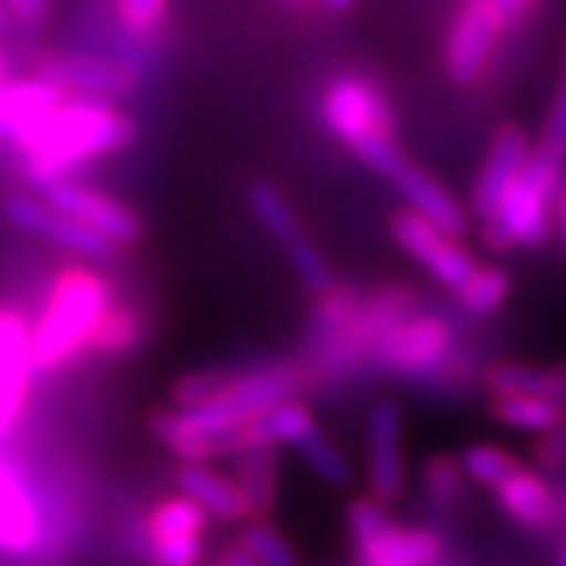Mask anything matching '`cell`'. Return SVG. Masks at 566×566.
I'll return each instance as SVG.
<instances>
[{
  "mask_svg": "<svg viewBox=\"0 0 566 566\" xmlns=\"http://www.w3.org/2000/svg\"><path fill=\"white\" fill-rule=\"evenodd\" d=\"M300 385H303V368H296V365H268V368H255V371H230V381L223 385L218 397L192 406V409H177V412L189 428H196L205 438H214L218 447H223L227 434L255 422L259 416H264L268 409H274L283 400H293Z\"/></svg>",
  "mask_w": 566,
  "mask_h": 566,
  "instance_id": "5b68a950",
  "label": "cell"
},
{
  "mask_svg": "<svg viewBox=\"0 0 566 566\" xmlns=\"http://www.w3.org/2000/svg\"><path fill=\"white\" fill-rule=\"evenodd\" d=\"M66 102V92L44 76H22L0 85V139L20 145L54 107Z\"/></svg>",
  "mask_w": 566,
  "mask_h": 566,
  "instance_id": "2e32d148",
  "label": "cell"
},
{
  "mask_svg": "<svg viewBox=\"0 0 566 566\" xmlns=\"http://www.w3.org/2000/svg\"><path fill=\"white\" fill-rule=\"evenodd\" d=\"M300 453L305 457V465L312 469V475L327 488L346 491V488L353 485V463L346 460L344 450L334 441H327L324 434H315L312 441H305L300 447Z\"/></svg>",
  "mask_w": 566,
  "mask_h": 566,
  "instance_id": "1f68e13d",
  "label": "cell"
},
{
  "mask_svg": "<svg viewBox=\"0 0 566 566\" xmlns=\"http://www.w3.org/2000/svg\"><path fill=\"white\" fill-rule=\"evenodd\" d=\"M148 428H151V434H155L180 463H208V460L221 457L218 441H214V438H205L196 428H189V424L182 422V416L177 409H158V412H151Z\"/></svg>",
  "mask_w": 566,
  "mask_h": 566,
  "instance_id": "cb8c5ba5",
  "label": "cell"
},
{
  "mask_svg": "<svg viewBox=\"0 0 566 566\" xmlns=\"http://www.w3.org/2000/svg\"><path fill=\"white\" fill-rule=\"evenodd\" d=\"M528 155H532V145L520 126H504L494 136L482 164V174L472 182V214H479V221L494 218V211L504 202L506 189L523 174Z\"/></svg>",
  "mask_w": 566,
  "mask_h": 566,
  "instance_id": "9a60e30c",
  "label": "cell"
},
{
  "mask_svg": "<svg viewBox=\"0 0 566 566\" xmlns=\"http://www.w3.org/2000/svg\"><path fill=\"white\" fill-rule=\"evenodd\" d=\"M136 123L102 98H66L17 145L29 180L54 186L82 164L114 155L136 139Z\"/></svg>",
  "mask_w": 566,
  "mask_h": 566,
  "instance_id": "6da1fadb",
  "label": "cell"
},
{
  "mask_svg": "<svg viewBox=\"0 0 566 566\" xmlns=\"http://www.w3.org/2000/svg\"><path fill=\"white\" fill-rule=\"evenodd\" d=\"M365 482L368 497L390 506L406 485L403 409L394 400H378L365 424Z\"/></svg>",
  "mask_w": 566,
  "mask_h": 566,
  "instance_id": "30bf717a",
  "label": "cell"
},
{
  "mask_svg": "<svg viewBox=\"0 0 566 566\" xmlns=\"http://www.w3.org/2000/svg\"><path fill=\"white\" fill-rule=\"evenodd\" d=\"M237 545L249 551L252 560H259L262 566H300V557L286 542V535L277 532L268 520H249Z\"/></svg>",
  "mask_w": 566,
  "mask_h": 566,
  "instance_id": "4dcf8cb0",
  "label": "cell"
},
{
  "mask_svg": "<svg viewBox=\"0 0 566 566\" xmlns=\"http://www.w3.org/2000/svg\"><path fill=\"white\" fill-rule=\"evenodd\" d=\"M554 218H557L560 243H564V252H566V182L557 189V199H554Z\"/></svg>",
  "mask_w": 566,
  "mask_h": 566,
  "instance_id": "b9f144b4",
  "label": "cell"
},
{
  "mask_svg": "<svg viewBox=\"0 0 566 566\" xmlns=\"http://www.w3.org/2000/svg\"><path fill=\"white\" fill-rule=\"evenodd\" d=\"M318 114L324 126L331 129V136L344 142L349 151H356L385 180L394 182V177L409 164L397 145L394 107L371 80L356 76V73L334 76L324 85Z\"/></svg>",
  "mask_w": 566,
  "mask_h": 566,
  "instance_id": "7a4b0ae2",
  "label": "cell"
},
{
  "mask_svg": "<svg viewBox=\"0 0 566 566\" xmlns=\"http://www.w3.org/2000/svg\"><path fill=\"white\" fill-rule=\"evenodd\" d=\"M453 356V324L434 312H416L390 327L371 349L375 368L394 378H431Z\"/></svg>",
  "mask_w": 566,
  "mask_h": 566,
  "instance_id": "ba28073f",
  "label": "cell"
},
{
  "mask_svg": "<svg viewBox=\"0 0 566 566\" xmlns=\"http://www.w3.org/2000/svg\"><path fill=\"white\" fill-rule=\"evenodd\" d=\"M145 340V318L133 305H111L104 318L92 334V349L107 353V356H123L133 353Z\"/></svg>",
  "mask_w": 566,
  "mask_h": 566,
  "instance_id": "f546056e",
  "label": "cell"
},
{
  "mask_svg": "<svg viewBox=\"0 0 566 566\" xmlns=\"http://www.w3.org/2000/svg\"><path fill=\"white\" fill-rule=\"evenodd\" d=\"M494 501L510 516V523H516L526 532H551L560 523V497L554 485L547 482L542 472L523 465L520 472H513L504 485L494 491Z\"/></svg>",
  "mask_w": 566,
  "mask_h": 566,
  "instance_id": "e0dca14e",
  "label": "cell"
},
{
  "mask_svg": "<svg viewBox=\"0 0 566 566\" xmlns=\"http://www.w3.org/2000/svg\"><path fill=\"white\" fill-rule=\"evenodd\" d=\"M39 76L51 80L57 88L80 92L85 98H114V95H129L139 85V73L120 61H107L82 51H51L39 63Z\"/></svg>",
  "mask_w": 566,
  "mask_h": 566,
  "instance_id": "7c38bea8",
  "label": "cell"
},
{
  "mask_svg": "<svg viewBox=\"0 0 566 566\" xmlns=\"http://www.w3.org/2000/svg\"><path fill=\"white\" fill-rule=\"evenodd\" d=\"M564 186V164H554L532 148L523 174L506 189L494 218L482 221L488 249H542L554 230V199Z\"/></svg>",
  "mask_w": 566,
  "mask_h": 566,
  "instance_id": "277c9868",
  "label": "cell"
},
{
  "mask_svg": "<svg viewBox=\"0 0 566 566\" xmlns=\"http://www.w3.org/2000/svg\"><path fill=\"white\" fill-rule=\"evenodd\" d=\"M230 381V371L211 368V371H192L174 385V409H192L211 397H218L223 385Z\"/></svg>",
  "mask_w": 566,
  "mask_h": 566,
  "instance_id": "8d00e7d4",
  "label": "cell"
},
{
  "mask_svg": "<svg viewBox=\"0 0 566 566\" xmlns=\"http://www.w3.org/2000/svg\"><path fill=\"white\" fill-rule=\"evenodd\" d=\"M394 186L406 199V208L416 211L428 223L441 227V230L453 233V237H463L465 230H469V214H465L463 205L457 202L431 174H424L422 167H416V164L409 161L394 177Z\"/></svg>",
  "mask_w": 566,
  "mask_h": 566,
  "instance_id": "ac0fdd59",
  "label": "cell"
},
{
  "mask_svg": "<svg viewBox=\"0 0 566 566\" xmlns=\"http://www.w3.org/2000/svg\"><path fill=\"white\" fill-rule=\"evenodd\" d=\"M286 249V259L293 264V274L300 277L305 290L312 293V296H322L324 290L334 283L331 277V268H327V259L322 255V249L312 243L308 237H296L290 245H283Z\"/></svg>",
  "mask_w": 566,
  "mask_h": 566,
  "instance_id": "e575fe53",
  "label": "cell"
},
{
  "mask_svg": "<svg viewBox=\"0 0 566 566\" xmlns=\"http://www.w3.org/2000/svg\"><path fill=\"white\" fill-rule=\"evenodd\" d=\"M390 237L412 262H419L447 290H460L465 277L479 268L475 255L460 243V237L447 233L441 227L428 223L416 211L400 208L390 218Z\"/></svg>",
  "mask_w": 566,
  "mask_h": 566,
  "instance_id": "9c48e42d",
  "label": "cell"
},
{
  "mask_svg": "<svg viewBox=\"0 0 566 566\" xmlns=\"http://www.w3.org/2000/svg\"><path fill=\"white\" fill-rule=\"evenodd\" d=\"M237 485L243 491L245 504H249V520H264L274 501H277V465H274V450L271 447H252L237 453Z\"/></svg>",
  "mask_w": 566,
  "mask_h": 566,
  "instance_id": "7402d4cb",
  "label": "cell"
},
{
  "mask_svg": "<svg viewBox=\"0 0 566 566\" xmlns=\"http://www.w3.org/2000/svg\"><path fill=\"white\" fill-rule=\"evenodd\" d=\"M223 566H262L259 560H252V554L249 551H243L240 545L227 547V554L221 557Z\"/></svg>",
  "mask_w": 566,
  "mask_h": 566,
  "instance_id": "60d3db41",
  "label": "cell"
},
{
  "mask_svg": "<svg viewBox=\"0 0 566 566\" xmlns=\"http://www.w3.org/2000/svg\"><path fill=\"white\" fill-rule=\"evenodd\" d=\"M3 3H7V13L25 29L41 25L48 20V10H51V0H3Z\"/></svg>",
  "mask_w": 566,
  "mask_h": 566,
  "instance_id": "ab89813d",
  "label": "cell"
},
{
  "mask_svg": "<svg viewBox=\"0 0 566 566\" xmlns=\"http://www.w3.org/2000/svg\"><path fill=\"white\" fill-rule=\"evenodd\" d=\"M205 566H223V564H221V560H214V564H205Z\"/></svg>",
  "mask_w": 566,
  "mask_h": 566,
  "instance_id": "bcb514c9",
  "label": "cell"
},
{
  "mask_svg": "<svg viewBox=\"0 0 566 566\" xmlns=\"http://www.w3.org/2000/svg\"><path fill=\"white\" fill-rule=\"evenodd\" d=\"M32 368V327L17 308L0 305V438L20 419Z\"/></svg>",
  "mask_w": 566,
  "mask_h": 566,
  "instance_id": "5bb4252c",
  "label": "cell"
},
{
  "mask_svg": "<svg viewBox=\"0 0 566 566\" xmlns=\"http://www.w3.org/2000/svg\"><path fill=\"white\" fill-rule=\"evenodd\" d=\"M3 214L25 233H35L41 240L54 243L57 249H66L80 259L102 262V259H111L117 252V245L104 240L102 233H95L92 227L73 221V218H63L51 205L39 202L32 196H10L3 202Z\"/></svg>",
  "mask_w": 566,
  "mask_h": 566,
  "instance_id": "4fadbf2b",
  "label": "cell"
},
{
  "mask_svg": "<svg viewBox=\"0 0 566 566\" xmlns=\"http://www.w3.org/2000/svg\"><path fill=\"white\" fill-rule=\"evenodd\" d=\"M249 208H252L255 221L262 223L264 230L281 245H290L296 237H303V227H300V218H296L293 205L286 202V196L274 182H252Z\"/></svg>",
  "mask_w": 566,
  "mask_h": 566,
  "instance_id": "83f0119b",
  "label": "cell"
},
{
  "mask_svg": "<svg viewBox=\"0 0 566 566\" xmlns=\"http://www.w3.org/2000/svg\"><path fill=\"white\" fill-rule=\"evenodd\" d=\"M208 528V513L202 506L192 504L189 497H164L161 504L148 513V538L170 542V538H202Z\"/></svg>",
  "mask_w": 566,
  "mask_h": 566,
  "instance_id": "484cf974",
  "label": "cell"
},
{
  "mask_svg": "<svg viewBox=\"0 0 566 566\" xmlns=\"http://www.w3.org/2000/svg\"><path fill=\"white\" fill-rule=\"evenodd\" d=\"M356 566H441L444 538L428 526H400L375 497H356L346 506Z\"/></svg>",
  "mask_w": 566,
  "mask_h": 566,
  "instance_id": "8992f818",
  "label": "cell"
},
{
  "mask_svg": "<svg viewBox=\"0 0 566 566\" xmlns=\"http://www.w3.org/2000/svg\"><path fill=\"white\" fill-rule=\"evenodd\" d=\"M422 491L438 510H453L463 504L469 494V479H465L460 457L453 453L428 457L422 463Z\"/></svg>",
  "mask_w": 566,
  "mask_h": 566,
  "instance_id": "f1b7e54d",
  "label": "cell"
},
{
  "mask_svg": "<svg viewBox=\"0 0 566 566\" xmlns=\"http://www.w3.org/2000/svg\"><path fill=\"white\" fill-rule=\"evenodd\" d=\"M359 308H363V300L356 296L353 286L331 283L322 296H315V327H318V337H331V334L344 331L346 324L359 315Z\"/></svg>",
  "mask_w": 566,
  "mask_h": 566,
  "instance_id": "d6a6232c",
  "label": "cell"
},
{
  "mask_svg": "<svg viewBox=\"0 0 566 566\" xmlns=\"http://www.w3.org/2000/svg\"><path fill=\"white\" fill-rule=\"evenodd\" d=\"M39 506L20 482V475L0 463V551L29 554L39 547Z\"/></svg>",
  "mask_w": 566,
  "mask_h": 566,
  "instance_id": "ffe728a7",
  "label": "cell"
},
{
  "mask_svg": "<svg viewBox=\"0 0 566 566\" xmlns=\"http://www.w3.org/2000/svg\"><path fill=\"white\" fill-rule=\"evenodd\" d=\"M170 13V0H117L123 29L136 39H148L161 29Z\"/></svg>",
  "mask_w": 566,
  "mask_h": 566,
  "instance_id": "d590c367",
  "label": "cell"
},
{
  "mask_svg": "<svg viewBox=\"0 0 566 566\" xmlns=\"http://www.w3.org/2000/svg\"><path fill=\"white\" fill-rule=\"evenodd\" d=\"M177 488L182 497H189L192 504H199L208 516L221 523H243V520L249 523V504L240 485L221 472H214L211 465L182 463L177 469Z\"/></svg>",
  "mask_w": 566,
  "mask_h": 566,
  "instance_id": "d6986e66",
  "label": "cell"
},
{
  "mask_svg": "<svg viewBox=\"0 0 566 566\" xmlns=\"http://www.w3.org/2000/svg\"><path fill=\"white\" fill-rule=\"evenodd\" d=\"M557 566H566V545L560 547V554H557Z\"/></svg>",
  "mask_w": 566,
  "mask_h": 566,
  "instance_id": "ee69618b",
  "label": "cell"
},
{
  "mask_svg": "<svg viewBox=\"0 0 566 566\" xmlns=\"http://www.w3.org/2000/svg\"><path fill=\"white\" fill-rule=\"evenodd\" d=\"M538 155H545L554 164H566V48L560 57V73H557V88L547 107L545 126H542V139L535 145Z\"/></svg>",
  "mask_w": 566,
  "mask_h": 566,
  "instance_id": "836d02e7",
  "label": "cell"
},
{
  "mask_svg": "<svg viewBox=\"0 0 566 566\" xmlns=\"http://www.w3.org/2000/svg\"><path fill=\"white\" fill-rule=\"evenodd\" d=\"M202 538H170L151 545L155 566H199L202 564Z\"/></svg>",
  "mask_w": 566,
  "mask_h": 566,
  "instance_id": "74e56055",
  "label": "cell"
},
{
  "mask_svg": "<svg viewBox=\"0 0 566 566\" xmlns=\"http://www.w3.org/2000/svg\"><path fill=\"white\" fill-rule=\"evenodd\" d=\"M510 274L501 264H479L457 290V305L469 318H491L510 300Z\"/></svg>",
  "mask_w": 566,
  "mask_h": 566,
  "instance_id": "d4e9b609",
  "label": "cell"
},
{
  "mask_svg": "<svg viewBox=\"0 0 566 566\" xmlns=\"http://www.w3.org/2000/svg\"><path fill=\"white\" fill-rule=\"evenodd\" d=\"M44 202L63 218L92 227L104 240L117 245H136L142 240V218L117 199L104 196L102 189L82 186V182L61 180L44 189Z\"/></svg>",
  "mask_w": 566,
  "mask_h": 566,
  "instance_id": "8fae6325",
  "label": "cell"
},
{
  "mask_svg": "<svg viewBox=\"0 0 566 566\" xmlns=\"http://www.w3.org/2000/svg\"><path fill=\"white\" fill-rule=\"evenodd\" d=\"M457 457L463 463L469 485L488 488V491H497L513 472H520L526 465L516 453H510L506 447L488 444V441H475V444L463 447Z\"/></svg>",
  "mask_w": 566,
  "mask_h": 566,
  "instance_id": "4316f807",
  "label": "cell"
},
{
  "mask_svg": "<svg viewBox=\"0 0 566 566\" xmlns=\"http://www.w3.org/2000/svg\"><path fill=\"white\" fill-rule=\"evenodd\" d=\"M114 305L111 283L92 268L73 264L57 274L51 300L32 327V363L35 368H57L73 359L82 346L92 344V334Z\"/></svg>",
  "mask_w": 566,
  "mask_h": 566,
  "instance_id": "3957f363",
  "label": "cell"
},
{
  "mask_svg": "<svg viewBox=\"0 0 566 566\" xmlns=\"http://www.w3.org/2000/svg\"><path fill=\"white\" fill-rule=\"evenodd\" d=\"M7 82V73H3V57H0V85Z\"/></svg>",
  "mask_w": 566,
  "mask_h": 566,
  "instance_id": "f6af8a7d",
  "label": "cell"
},
{
  "mask_svg": "<svg viewBox=\"0 0 566 566\" xmlns=\"http://www.w3.org/2000/svg\"><path fill=\"white\" fill-rule=\"evenodd\" d=\"M491 416L494 422L506 424L513 431H528V434H545L554 424L564 419L566 406L554 397H532V394H516V397H491Z\"/></svg>",
  "mask_w": 566,
  "mask_h": 566,
  "instance_id": "603a6c76",
  "label": "cell"
},
{
  "mask_svg": "<svg viewBox=\"0 0 566 566\" xmlns=\"http://www.w3.org/2000/svg\"><path fill=\"white\" fill-rule=\"evenodd\" d=\"M327 7H334V10H346V7H353L356 0H324Z\"/></svg>",
  "mask_w": 566,
  "mask_h": 566,
  "instance_id": "7bdbcfd3",
  "label": "cell"
},
{
  "mask_svg": "<svg viewBox=\"0 0 566 566\" xmlns=\"http://www.w3.org/2000/svg\"><path fill=\"white\" fill-rule=\"evenodd\" d=\"M532 0H460L444 39L447 76L472 85L488 70L506 29L528 10Z\"/></svg>",
  "mask_w": 566,
  "mask_h": 566,
  "instance_id": "52a82bcc",
  "label": "cell"
},
{
  "mask_svg": "<svg viewBox=\"0 0 566 566\" xmlns=\"http://www.w3.org/2000/svg\"><path fill=\"white\" fill-rule=\"evenodd\" d=\"M482 385L491 397H554L560 400V368L528 363H491L482 371Z\"/></svg>",
  "mask_w": 566,
  "mask_h": 566,
  "instance_id": "44dd1931",
  "label": "cell"
},
{
  "mask_svg": "<svg viewBox=\"0 0 566 566\" xmlns=\"http://www.w3.org/2000/svg\"><path fill=\"white\" fill-rule=\"evenodd\" d=\"M535 463L542 469H564L566 465V412L560 422L554 424L551 431H545L538 441H535V450H532Z\"/></svg>",
  "mask_w": 566,
  "mask_h": 566,
  "instance_id": "f35d334b",
  "label": "cell"
}]
</instances>
